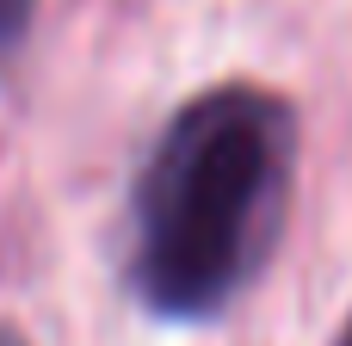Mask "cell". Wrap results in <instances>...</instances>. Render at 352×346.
Returning <instances> with one entry per match:
<instances>
[{
	"label": "cell",
	"mask_w": 352,
	"mask_h": 346,
	"mask_svg": "<svg viewBox=\"0 0 352 346\" xmlns=\"http://www.w3.org/2000/svg\"><path fill=\"white\" fill-rule=\"evenodd\" d=\"M297 167V111L266 87H210L155 136L136 180L130 285L167 322L217 316L266 260Z\"/></svg>",
	"instance_id": "1"
},
{
	"label": "cell",
	"mask_w": 352,
	"mask_h": 346,
	"mask_svg": "<svg viewBox=\"0 0 352 346\" xmlns=\"http://www.w3.org/2000/svg\"><path fill=\"white\" fill-rule=\"evenodd\" d=\"M31 19H37V0H0V68H6V62H12V50L25 43Z\"/></svg>",
	"instance_id": "2"
},
{
	"label": "cell",
	"mask_w": 352,
	"mask_h": 346,
	"mask_svg": "<svg viewBox=\"0 0 352 346\" xmlns=\"http://www.w3.org/2000/svg\"><path fill=\"white\" fill-rule=\"evenodd\" d=\"M0 346H31V340H25L19 328H6V322H0Z\"/></svg>",
	"instance_id": "3"
},
{
	"label": "cell",
	"mask_w": 352,
	"mask_h": 346,
	"mask_svg": "<svg viewBox=\"0 0 352 346\" xmlns=\"http://www.w3.org/2000/svg\"><path fill=\"white\" fill-rule=\"evenodd\" d=\"M340 346H352V322H346V334H340Z\"/></svg>",
	"instance_id": "4"
}]
</instances>
